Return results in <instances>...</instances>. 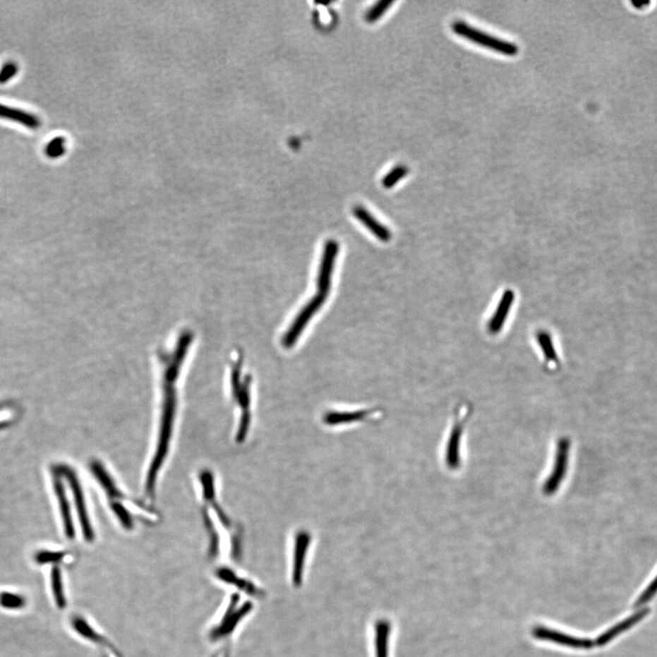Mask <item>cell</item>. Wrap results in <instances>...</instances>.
I'll return each instance as SVG.
<instances>
[{"mask_svg":"<svg viewBox=\"0 0 657 657\" xmlns=\"http://www.w3.org/2000/svg\"><path fill=\"white\" fill-rule=\"evenodd\" d=\"M190 339L182 336L177 344L176 348L172 353L164 357V368L163 382V399H162V410L160 426H159L157 450L152 457L145 479V493L149 497L155 496V485L159 472L167 459L169 452L171 440H172L174 417L176 413V382L179 379L180 369L183 361L186 359L188 348L191 344Z\"/></svg>","mask_w":657,"mask_h":657,"instance_id":"obj_1","label":"cell"},{"mask_svg":"<svg viewBox=\"0 0 657 657\" xmlns=\"http://www.w3.org/2000/svg\"><path fill=\"white\" fill-rule=\"evenodd\" d=\"M451 28H452V30L457 35L469 40L470 42L476 43V44L484 47V48L492 49V51L506 56L518 54L519 48L515 43L497 38V37L486 33L484 31L476 29V28L466 23L465 21H454L451 25Z\"/></svg>","mask_w":657,"mask_h":657,"instance_id":"obj_2","label":"cell"},{"mask_svg":"<svg viewBox=\"0 0 657 657\" xmlns=\"http://www.w3.org/2000/svg\"><path fill=\"white\" fill-rule=\"evenodd\" d=\"M53 472L57 473L61 476H64L67 479L68 484L70 486L71 493H73L74 503H76V512L84 538L87 543H92L95 541V531H93L88 510H87L85 498L80 485L79 478L74 470L67 465H57L53 469Z\"/></svg>","mask_w":657,"mask_h":657,"instance_id":"obj_3","label":"cell"},{"mask_svg":"<svg viewBox=\"0 0 657 657\" xmlns=\"http://www.w3.org/2000/svg\"><path fill=\"white\" fill-rule=\"evenodd\" d=\"M325 299L326 296L319 294L311 299L310 303L301 311V313L296 317L294 323L289 327V331L286 332L284 338H283L282 344L286 348L294 346L296 342L300 338L301 333L304 331L305 327L309 323L311 318L315 315L317 311L325 303Z\"/></svg>","mask_w":657,"mask_h":657,"instance_id":"obj_4","label":"cell"},{"mask_svg":"<svg viewBox=\"0 0 657 657\" xmlns=\"http://www.w3.org/2000/svg\"><path fill=\"white\" fill-rule=\"evenodd\" d=\"M339 252L338 243L334 241H327L323 250L322 260H320L319 274H318L317 285L319 294L327 297L331 289L332 276L336 258Z\"/></svg>","mask_w":657,"mask_h":657,"instance_id":"obj_5","label":"cell"},{"mask_svg":"<svg viewBox=\"0 0 657 657\" xmlns=\"http://www.w3.org/2000/svg\"><path fill=\"white\" fill-rule=\"evenodd\" d=\"M53 487H54L56 499L60 507L65 535L70 540H73L76 538V529H74L73 517H71L70 503H68L66 491L61 481V476L54 472H53Z\"/></svg>","mask_w":657,"mask_h":657,"instance_id":"obj_6","label":"cell"},{"mask_svg":"<svg viewBox=\"0 0 657 657\" xmlns=\"http://www.w3.org/2000/svg\"><path fill=\"white\" fill-rule=\"evenodd\" d=\"M534 634L538 639L552 641V642L572 647V649H588L593 646V642L590 640L569 637V635L559 633L552 629L536 627L534 629Z\"/></svg>","mask_w":657,"mask_h":657,"instance_id":"obj_7","label":"cell"},{"mask_svg":"<svg viewBox=\"0 0 657 657\" xmlns=\"http://www.w3.org/2000/svg\"><path fill=\"white\" fill-rule=\"evenodd\" d=\"M90 468H91V471L93 476H95V478L97 479L98 483L102 486L105 493L107 494L109 499L111 500V503L121 502V500L123 499V493H121L119 488H118V486L115 483L111 474H109L105 466L102 465L101 462H99V461L95 460L91 463Z\"/></svg>","mask_w":657,"mask_h":657,"instance_id":"obj_8","label":"cell"},{"mask_svg":"<svg viewBox=\"0 0 657 657\" xmlns=\"http://www.w3.org/2000/svg\"><path fill=\"white\" fill-rule=\"evenodd\" d=\"M514 300H515L514 291H512V289H507V291L504 292L502 297H501L500 303L498 305L497 309L493 313V316L491 317L490 323H488V329L491 334H497V333H499L501 330H502L503 326L505 325L510 311L512 310Z\"/></svg>","mask_w":657,"mask_h":657,"instance_id":"obj_9","label":"cell"},{"mask_svg":"<svg viewBox=\"0 0 657 657\" xmlns=\"http://www.w3.org/2000/svg\"><path fill=\"white\" fill-rule=\"evenodd\" d=\"M0 118L20 124L28 129L37 130L40 128V120L37 115L21 109L11 107V106L0 104Z\"/></svg>","mask_w":657,"mask_h":657,"instance_id":"obj_10","label":"cell"},{"mask_svg":"<svg viewBox=\"0 0 657 657\" xmlns=\"http://www.w3.org/2000/svg\"><path fill=\"white\" fill-rule=\"evenodd\" d=\"M354 217H356L366 229L370 230L376 238L382 242H388L392 238L390 230L386 229L384 225L379 223L369 213V211L363 207H355L354 210Z\"/></svg>","mask_w":657,"mask_h":657,"instance_id":"obj_11","label":"cell"},{"mask_svg":"<svg viewBox=\"0 0 657 657\" xmlns=\"http://www.w3.org/2000/svg\"><path fill=\"white\" fill-rule=\"evenodd\" d=\"M71 625H73L74 630H76L80 637L91 641V642L97 644V646L104 647L106 649H110L113 651V652L117 653L114 647L111 646V644L108 642V640L106 639L104 637H102L101 634H99L98 631L93 628L85 619L80 617V616H76V617L73 619Z\"/></svg>","mask_w":657,"mask_h":657,"instance_id":"obj_12","label":"cell"},{"mask_svg":"<svg viewBox=\"0 0 657 657\" xmlns=\"http://www.w3.org/2000/svg\"><path fill=\"white\" fill-rule=\"evenodd\" d=\"M649 610H642V611L634 613V615H632L631 617L625 619L624 622H619V624L616 625L615 627L609 629V630L605 632V634H603L600 637L597 638V646H605V644H608L610 641L613 639V638L618 637L620 634L624 633L625 631L628 630V629H630V627H633V625L637 624V622H639L641 620L644 619L647 615H649Z\"/></svg>","mask_w":657,"mask_h":657,"instance_id":"obj_13","label":"cell"},{"mask_svg":"<svg viewBox=\"0 0 657 657\" xmlns=\"http://www.w3.org/2000/svg\"><path fill=\"white\" fill-rule=\"evenodd\" d=\"M51 577L53 596H54L56 605H57L59 609H64L67 606V600L66 597H65L61 569L58 566L53 567Z\"/></svg>","mask_w":657,"mask_h":657,"instance_id":"obj_14","label":"cell"},{"mask_svg":"<svg viewBox=\"0 0 657 657\" xmlns=\"http://www.w3.org/2000/svg\"><path fill=\"white\" fill-rule=\"evenodd\" d=\"M537 341L541 350H543L545 360H546L548 363H557V361H558V355H557L555 348H554L553 341L550 333L546 332H538L537 334Z\"/></svg>","mask_w":657,"mask_h":657,"instance_id":"obj_15","label":"cell"},{"mask_svg":"<svg viewBox=\"0 0 657 657\" xmlns=\"http://www.w3.org/2000/svg\"><path fill=\"white\" fill-rule=\"evenodd\" d=\"M111 509L121 526L127 531H132L135 523H133V516L129 510L121 502H111Z\"/></svg>","mask_w":657,"mask_h":657,"instance_id":"obj_16","label":"cell"},{"mask_svg":"<svg viewBox=\"0 0 657 657\" xmlns=\"http://www.w3.org/2000/svg\"><path fill=\"white\" fill-rule=\"evenodd\" d=\"M567 446L568 445L563 444L560 445V451H559V457H558V466H556L553 473L552 481H550L549 486H556L559 484L558 479L565 476V471L567 469V463H568V451H567Z\"/></svg>","mask_w":657,"mask_h":657,"instance_id":"obj_17","label":"cell"},{"mask_svg":"<svg viewBox=\"0 0 657 657\" xmlns=\"http://www.w3.org/2000/svg\"><path fill=\"white\" fill-rule=\"evenodd\" d=\"M65 144H66V140L62 136H57L51 140L45 147L47 157L52 159L62 157L66 151Z\"/></svg>","mask_w":657,"mask_h":657,"instance_id":"obj_18","label":"cell"},{"mask_svg":"<svg viewBox=\"0 0 657 657\" xmlns=\"http://www.w3.org/2000/svg\"><path fill=\"white\" fill-rule=\"evenodd\" d=\"M26 601L18 594L3 591L0 593V605L6 609H20L24 607Z\"/></svg>","mask_w":657,"mask_h":657,"instance_id":"obj_19","label":"cell"},{"mask_svg":"<svg viewBox=\"0 0 657 657\" xmlns=\"http://www.w3.org/2000/svg\"><path fill=\"white\" fill-rule=\"evenodd\" d=\"M66 554L61 552H51L42 550L36 554L35 560L39 565H48V563H58L65 558Z\"/></svg>","mask_w":657,"mask_h":657,"instance_id":"obj_20","label":"cell"},{"mask_svg":"<svg viewBox=\"0 0 657 657\" xmlns=\"http://www.w3.org/2000/svg\"><path fill=\"white\" fill-rule=\"evenodd\" d=\"M18 65L15 61H9L5 62L0 68V84H6L11 82L18 73Z\"/></svg>","mask_w":657,"mask_h":657,"instance_id":"obj_21","label":"cell"},{"mask_svg":"<svg viewBox=\"0 0 657 657\" xmlns=\"http://www.w3.org/2000/svg\"><path fill=\"white\" fill-rule=\"evenodd\" d=\"M407 173L408 169L406 167H397L385 176L382 183H384L386 188H390L392 186L397 185V182L400 181L401 179H403L404 177L406 176Z\"/></svg>","mask_w":657,"mask_h":657,"instance_id":"obj_22","label":"cell"},{"mask_svg":"<svg viewBox=\"0 0 657 657\" xmlns=\"http://www.w3.org/2000/svg\"><path fill=\"white\" fill-rule=\"evenodd\" d=\"M392 4H393V2L382 1L378 3L376 7L370 9V11L368 12V14H367V20L369 21H375L378 20V18L381 17V16L384 14L386 11H387Z\"/></svg>","mask_w":657,"mask_h":657,"instance_id":"obj_23","label":"cell"},{"mask_svg":"<svg viewBox=\"0 0 657 657\" xmlns=\"http://www.w3.org/2000/svg\"><path fill=\"white\" fill-rule=\"evenodd\" d=\"M657 593V577L655 580L653 581L652 584L647 587V589L644 591V593L639 597L635 606L643 605L644 603L649 602L655 594Z\"/></svg>","mask_w":657,"mask_h":657,"instance_id":"obj_24","label":"cell"},{"mask_svg":"<svg viewBox=\"0 0 657 657\" xmlns=\"http://www.w3.org/2000/svg\"><path fill=\"white\" fill-rule=\"evenodd\" d=\"M635 8L642 9L650 5L649 1H631Z\"/></svg>","mask_w":657,"mask_h":657,"instance_id":"obj_25","label":"cell"}]
</instances>
